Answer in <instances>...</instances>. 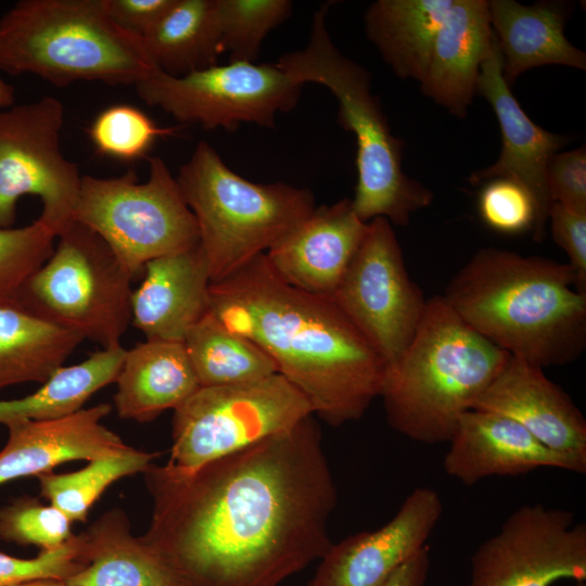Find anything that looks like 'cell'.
I'll return each mask as SVG.
<instances>
[{
  "label": "cell",
  "instance_id": "cell-1",
  "mask_svg": "<svg viewBox=\"0 0 586 586\" xmlns=\"http://www.w3.org/2000/svg\"><path fill=\"white\" fill-rule=\"evenodd\" d=\"M141 474L152 499L141 537L183 586H280L333 544L337 493L313 416L195 469Z\"/></svg>",
  "mask_w": 586,
  "mask_h": 586
},
{
  "label": "cell",
  "instance_id": "cell-2",
  "mask_svg": "<svg viewBox=\"0 0 586 586\" xmlns=\"http://www.w3.org/2000/svg\"><path fill=\"white\" fill-rule=\"evenodd\" d=\"M207 311L260 347L328 424L360 419L379 397L377 351L330 297L283 281L266 253L211 282Z\"/></svg>",
  "mask_w": 586,
  "mask_h": 586
},
{
  "label": "cell",
  "instance_id": "cell-3",
  "mask_svg": "<svg viewBox=\"0 0 586 586\" xmlns=\"http://www.w3.org/2000/svg\"><path fill=\"white\" fill-rule=\"evenodd\" d=\"M569 264L485 247L442 295L473 330L540 368L564 366L586 348V293Z\"/></svg>",
  "mask_w": 586,
  "mask_h": 586
},
{
  "label": "cell",
  "instance_id": "cell-4",
  "mask_svg": "<svg viewBox=\"0 0 586 586\" xmlns=\"http://www.w3.org/2000/svg\"><path fill=\"white\" fill-rule=\"evenodd\" d=\"M509 357L443 296L429 298L408 347L384 370L379 396L390 426L418 443H448Z\"/></svg>",
  "mask_w": 586,
  "mask_h": 586
},
{
  "label": "cell",
  "instance_id": "cell-5",
  "mask_svg": "<svg viewBox=\"0 0 586 586\" xmlns=\"http://www.w3.org/2000/svg\"><path fill=\"white\" fill-rule=\"evenodd\" d=\"M331 3L314 14L303 49L283 54L278 65L303 86L328 88L339 103L341 126L355 136L357 182L352 205L365 222L384 217L406 226L413 213L429 206L433 192L403 170V142L395 137L379 100L371 92L369 73L333 43L327 15Z\"/></svg>",
  "mask_w": 586,
  "mask_h": 586
},
{
  "label": "cell",
  "instance_id": "cell-6",
  "mask_svg": "<svg viewBox=\"0 0 586 586\" xmlns=\"http://www.w3.org/2000/svg\"><path fill=\"white\" fill-rule=\"evenodd\" d=\"M154 69L142 39L117 26L103 0H21L0 18V72L9 75L135 86Z\"/></svg>",
  "mask_w": 586,
  "mask_h": 586
},
{
  "label": "cell",
  "instance_id": "cell-7",
  "mask_svg": "<svg viewBox=\"0 0 586 586\" xmlns=\"http://www.w3.org/2000/svg\"><path fill=\"white\" fill-rule=\"evenodd\" d=\"M176 180L196 219L211 282L266 253L316 207L309 189L238 175L206 141L198 143Z\"/></svg>",
  "mask_w": 586,
  "mask_h": 586
},
{
  "label": "cell",
  "instance_id": "cell-8",
  "mask_svg": "<svg viewBox=\"0 0 586 586\" xmlns=\"http://www.w3.org/2000/svg\"><path fill=\"white\" fill-rule=\"evenodd\" d=\"M17 298L37 316L99 343L120 345L131 322L133 276L90 228L74 220Z\"/></svg>",
  "mask_w": 586,
  "mask_h": 586
},
{
  "label": "cell",
  "instance_id": "cell-9",
  "mask_svg": "<svg viewBox=\"0 0 586 586\" xmlns=\"http://www.w3.org/2000/svg\"><path fill=\"white\" fill-rule=\"evenodd\" d=\"M74 219L94 231L133 277L148 262L200 242L196 219L158 156L149 158L145 182L133 169L110 178L81 176Z\"/></svg>",
  "mask_w": 586,
  "mask_h": 586
},
{
  "label": "cell",
  "instance_id": "cell-10",
  "mask_svg": "<svg viewBox=\"0 0 586 586\" xmlns=\"http://www.w3.org/2000/svg\"><path fill=\"white\" fill-rule=\"evenodd\" d=\"M306 397L284 377L201 386L174 410L167 463L192 470L313 416Z\"/></svg>",
  "mask_w": 586,
  "mask_h": 586
},
{
  "label": "cell",
  "instance_id": "cell-11",
  "mask_svg": "<svg viewBox=\"0 0 586 586\" xmlns=\"http://www.w3.org/2000/svg\"><path fill=\"white\" fill-rule=\"evenodd\" d=\"M135 87L180 123L234 130L242 123L273 127L278 113L296 106L303 85L278 63L229 61L181 77L156 68Z\"/></svg>",
  "mask_w": 586,
  "mask_h": 586
},
{
  "label": "cell",
  "instance_id": "cell-12",
  "mask_svg": "<svg viewBox=\"0 0 586 586\" xmlns=\"http://www.w3.org/2000/svg\"><path fill=\"white\" fill-rule=\"evenodd\" d=\"M64 107L54 97L0 111V228H11L17 201L41 200L38 220L55 235L75 219L81 175L62 153Z\"/></svg>",
  "mask_w": 586,
  "mask_h": 586
},
{
  "label": "cell",
  "instance_id": "cell-13",
  "mask_svg": "<svg viewBox=\"0 0 586 586\" xmlns=\"http://www.w3.org/2000/svg\"><path fill=\"white\" fill-rule=\"evenodd\" d=\"M362 333L385 367L411 342L428 300L411 280L392 224L368 221L366 234L330 297Z\"/></svg>",
  "mask_w": 586,
  "mask_h": 586
},
{
  "label": "cell",
  "instance_id": "cell-14",
  "mask_svg": "<svg viewBox=\"0 0 586 586\" xmlns=\"http://www.w3.org/2000/svg\"><path fill=\"white\" fill-rule=\"evenodd\" d=\"M469 586H551L586 581V525L570 510L524 505L470 559Z\"/></svg>",
  "mask_w": 586,
  "mask_h": 586
},
{
  "label": "cell",
  "instance_id": "cell-15",
  "mask_svg": "<svg viewBox=\"0 0 586 586\" xmlns=\"http://www.w3.org/2000/svg\"><path fill=\"white\" fill-rule=\"evenodd\" d=\"M442 514L438 492L415 488L386 524L332 544L309 586H384L426 546Z\"/></svg>",
  "mask_w": 586,
  "mask_h": 586
},
{
  "label": "cell",
  "instance_id": "cell-16",
  "mask_svg": "<svg viewBox=\"0 0 586 586\" xmlns=\"http://www.w3.org/2000/svg\"><path fill=\"white\" fill-rule=\"evenodd\" d=\"M477 92L493 107L499 123L502 145L491 166L472 173L469 181L480 184L494 178H507L522 184L536 204L533 239L542 242L552 201L547 187V167L568 139L543 129L523 111L502 76V55L497 40L481 65Z\"/></svg>",
  "mask_w": 586,
  "mask_h": 586
},
{
  "label": "cell",
  "instance_id": "cell-17",
  "mask_svg": "<svg viewBox=\"0 0 586 586\" xmlns=\"http://www.w3.org/2000/svg\"><path fill=\"white\" fill-rule=\"evenodd\" d=\"M448 444L444 470L466 486L542 468L586 471L585 460L550 449L510 418L479 409L460 418Z\"/></svg>",
  "mask_w": 586,
  "mask_h": 586
},
{
  "label": "cell",
  "instance_id": "cell-18",
  "mask_svg": "<svg viewBox=\"0 0 586 586\" xmlns=\"http://www.w3.org/2000/svg\"><path fill=\"white\" fill-rule=\"evenodd\" d=\"M352 200L315 207L295 229L266 252L270 266L290 285L331 297L367 231Z\"/></svg>",
  "mask_w": 586,
  "mask_h": 586
},
{
  "label": "cell",
  "instance_id": "cell-19",
  "mask_svg": "<svg viewBox=\"0 0 586 586\" xmlns=\"http://www.w3.org/2000/svg\"><path fill=\"white\" fill-rule=\"evenodd\" d=\"M473 409L510 418L550 449L586 461V420L538 366L510 355Z\"/></svg>",
  "mask_w": 586,
  "mask_h": 586
},
{
  "label": "cell",
  "instance_id": "cell-20",
  "mask_svg": "<svg viewBox=\"0 0 586 586\" xmlns=\"http://www.w3.org/2000/svg\"><path fill=\"white\" fill-rule=\"evenodd\" d=\"M111 411L112 406L102 403L59 419L9 424L8 441L0 450V486L38 477L64 462L92 461L135 449L102 423Z\"/></svg>",
  "mask_w": 586,
  "mask_h": 586
},
{
  "label": "cell",
  "instance_id": "cell-21",
  "mask_svg": "<svg viewBox=\"0 0 586 586\" xmlns=\"http://www.w3.org/2000/svg\"><path fill=\"white\" fill-rule=\"evenodd\" d=\"M131 294V323L146 340L183 342L207 311L211 277L200 243L144 265Z\"/></svg>",
  "mask_w": 586,
  "mask_h": 586
},
{
  "label": "cell",
  "instance_id": "cell-22",
  "mask_svg": "<svg viewBox=\"0 0 586 586\" xmlns=\"http://www.w3.org/2000/svg\"><path fill=\"white\" fill-rule=\"evenodd\" d=\"M494 41L488 1L455 0L440 27L422 92L458 118L477 93L481 65Z\"/></svg>",
  "mask_w": 586,
  "mask_h": 586
},
{
  "label": "cell",
  "instance_id": "cell-23",
  "mask_svg": "<svg viewBox=\"0 0 586 586\" xmlns=\"http://www.w3.org/2000/svg\"><path fill=\"white\" fill-rule=\"evenodd\" d=\"M570 4L514 0L488 1L491 26L502 55V76L509 87L527 69L564 65L586 69V54L564 35Z\"/></svg>",
  "mask_w": 586,
  "mask_h": 586
},
{
  "label": "cell",
  "instance_id": "cell-24",
  "mask_svg": "<svg viewBox=\"0 0 586 586\" xmlns=\"http://www.w3.org/2000/svg\"><path fill=\"white\" fill-rule=\"evenodd\" d=\"M115 383L118 417L140 423L175 410L201 387L183 343L158 340L126 351Z\"/></svg>",
  "mask_w": 586,
  "mask_h": 586
},
{
  "label": "cell",
  "instance_id": "cell-25",
  "mask_svg": "<svg viewBox=\"0 0 586 586\" xmlns=\"http://www.w3.org/2000/svg\"><path fill=\"white\" fill-rule=\"evenodd\" d=\"M120 508L101 514L82 532L86 564L68 586H183L164 558L136 537Z\"/></svg>",
  "mask_w": 586,
  "mask_h": 586
},
{
  "label": "cell",
  "instance_id": "cell-26",
  "mask_svg": "<svg viewBox=\"0 0 586 586\" xmlns=\"http://www.w3.org/2000/svg\"><path fill=\"white\" fill-rule=\"evenodd\" d=\"M454 1L378 0L365 14L366 35L398 77L420 82Z\"/></svg>",
  "mask_w": 586,
  "mask_h": 586
},
{
  "label": "cell",
  "instance_id": "cell-27",
  "mask_svg": "<svg viewBox=\"0 0 586 586\" xmlns=\"http://www.w3.org/2000/svg\"><path fill=\"white\" fill-rule=\"evenodd\" d=\"M81 341L78 333L37 316L17 297H0V390L44 383Z\"/></svg>",
  "mask_w": 586,
  "mask_h": 586
},
{
  "label": "cell",
  "instance_id": "cell-28",
  "mask_svg": "<svg viewBox=\"0 0 586 586\" xmlns=\"http://www.w3.org/2000/svg\"><path fill=\"white\" fill-rule=\"evenodd\" d=\"M142 42L155 67L169 76L216 65L222 53L216 0H175Z\"/></svg>",
  "mask_w": 586,
  "mask_h": 586
},
{
  "label": "cell",
  "instance_id": "cell-29",
  "mask_svg": "<svg viewBox=\"0 0 586 586\" xmlns=\"http://www.w3.org/2000/svg\"><path fill=\"white\" fill-rule=\"evenodd\" d=\"M125 353L122 345L102 348L79 364L62 366L34 393L0 400V424L53 420L82 409L94 393L116 381Z\"/></svg>",
  "mask_w": 586,
  "mask_h": 586
},
{
  "label": "cell",
  "instance_id": "cell-30",
  "mask_svg": "<svg viewBox=\"0 0 586 586\" xmlns=\"http://www.w3.org/2000/svg\"><path fill=\"white\" fill-rule=\"evenodd\" d=\"M182 343L201 386L246 383L278 373L260 347L228 331L208 311L189 329Z\"/></svg>",
  "mask_w": 586,
  "mask_h": 586
},
{
  "label": "cell",
  "instance_id": "cell-31",
  "mask_svg": "<svg viewBox=\"0 0 586 586\" xmlns=\"http://www.w3.org/2000/svg\"><path fill=\"white\" fill-rule=\"evenodd\" d=\"M160 456L156 451L132 449L129 453L99 458L71 473L39 475L41 497L61 510L73 523L85 522L105 489L115 481L142 473Z\"/></svg>",
  "mask_w": 586,
  "mask_h": 586
},
{
  "label": "cell",
  "instance_id": "cell-32",
  "mask_svg": "<svg viewBox=\"0 0 586 586\" xmlns=\"http://www.w3.org/2000/svg\"><path fill=\"white\" fill-rule=\"evenodd\" d=\"M289 0H216L222 53L255 62L267 35L292 14Z\"/></svg>",
  "mask_w": 586,
  "mask_h": 586
},
{
  "label": "cell",
  "instance_id": "cell-33",
  "mask_svg": "<svg viewBox=\"0 0 586 586\" xmlns=\"http://www.w3.org/2000/svg\"><path fill=\"white\" fill-rule=\"evenodd\" d=\"M171 132L173 129L158 127L144 112L129 104L104 109L88 130L100 154L120 161L142 157L160 137Z\"/></svg>",
  "mask_w": 586,
  "mask_h": 586
},
{
  "label": "cell",
  "instance_id": "cell-34",
  "mask_svg": "<svg viewBox=\"0 0 586 586\" xmlns=\"http://www.w3.org/2000/svg\"><path fill=\"white\" fill-rule=\"evenodd\" d=\"M72 521L52 505L23 496L0 507V539L40 550L55 548L73 537Z\"/></svg>",
  "mask_w": 586,
  "mask_h": 586
},
{
  "label": "cell",
  "instance_id": "cell-35",
  "mask_svg": "<svg viewBox=\"0 0 586 586\" xmlns=\"http://www.w3.org/2000/svg\"><path fill=\"white\" fill-rule=\"evenodd\" d=\"M55 238L38 219L21 228H0V297H17L27 279L52 254Z\"/></svg>",
  "mask_w": 586,
  "mask_h": 586
},
{
  "label": "cell",
  "instance_id": "cell-36",
  "mask_svg": "<svg viewBox=\"0 0 586 586\" xmlns=\"http://www.w3.org/2000/svg\"><path fill=\"white\" fill-rule=\"evenodd\" d=\"M477 211L487 227L505 234L533 231L536 220L532 194L519 182L507 178L483 182Z\"/></svg>",
  "mask_w": 586,
  "mask_h": 586
},
{
  "label": "cell",
  "instance_id": "cell-37",
  "mask_svg": "<svg viewBox=\"0 0 586 586\" xmlns=\"http://www.w3.org/2000/svg\"><path fill=\"white\" fill-rule=\"evenodd\" d=\"M82 533L30 559L0 552V586H16L41 578L67 579L86 564Z\"/></svg>",
  "mask_w": 586,
  "mask_h": 586
},
{
  "label": "cell",
  "instance_id": "cell-38",
  "mask_svg": "<svg viewBox=\"0 0 586 586\" xmlns=\"http://www.w3.org/2000/svg\"><path fill=\"white\" fill-rule=\"evenodd\" d=\"M547 187L552 202L586 213V150L579 146L557 152L547 167Z\"/></svg>",
  "mask_w": 586,
  "mask_h": 586
},
{
  "label": "cell",
  "instance_id": "cell-39",
  "mask_svg": "<svg viewBox=\"0 0 586 586\" xmlns=\"http://www.w3.org/2000/svg\"><path fill=\"white\" fill-rule=\"evenodd\" d=\"M548 220L553 241L569 257L568 264L576 278L575 289L586 293V213L552 202Z\"/></svg>",
  "mask_w": 586,
  "mask_h": 586
},
{
  "label": "cell",
  "instance_id": "cell-40",
  "mask_svg": "<svg viewBox=\"0 0 586 586\" xmlns=\"http://www.w3.org/2000/svg\"><path fill=\"white\" fill-rule=\"evenodd\" d=\"M107 15L122 29L142 39L164 17L175 0H103Z\"/></svg>",
  "mask_w": 586,
  "mask_h": 586
},
{
  "label": "cell",
  "instance_id": "cell-41",
  "mask_svg": "<svg viewBox=\"0 0 586 586\" xmlns=\"http://www.w3.org/2000/svg\"><path fill=\"white\" fill-rule=\"evenodd\" d=\"M430 569L428 546L405 562L384 586H425Z\"/></svg>",
  "mask_w": 586,
  "mask_h": 586
},
{
  "label": "cell",
  "instance_id": "cell-42",
  "mask_svg": "<svg viewBox=\"0 0 586 586\" xmlns=\"http://www.w3.org/2000/svg\"><path fill=\"white\" fill-rule=\"evenodd\" d=\"M14 98V88L4 81L0 74V110L12 106Z\"/></svg>",
  "mask_w": 586,
  "mask_h": 586
},
{
  "label": "cell",
  "instance_id": "cell-43",
  "mask_svg": "<svg viewBox=\"0 0 586 586\" xmlns=\"http://www.w3.org/2000/svg\"><path fill=\"white\" fill-rule=\"evenodd\" d=\"M16 586H68L65 579L41 578L26 582Z\"/></svg>",
  "mask_w": 586,
  "mask_h": 586
},
{
  "label": "cell",
  "instance_id": "cell-44",
  "mask_svg": "<svg viewBox=\"0 0 586 586\" xmlns=\"http://www.w3.org/2000/svg\"><path fill=\"white\" fill-rule=\"evenodd\" d=\"M576 586H586V585H585V582H582V583H576Z\"/></svg>",
  "mask_w": 586,
  "mask_h": 586
}]
</instances>
